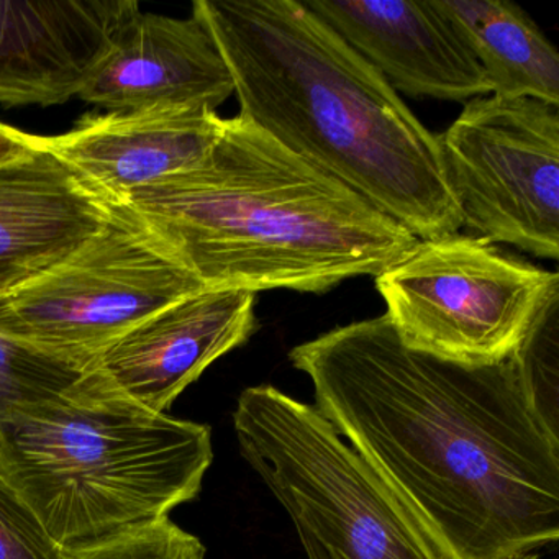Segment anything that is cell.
<instances>
[{"instance_id":"obj_7","label":"cell","mask_w":559,"mask_h":559,"mask_svg":"<svg viewBox=\"0 0 559 559\" xmlns=\"http://www.w3.org/2000/svg\"><path fill=\"white\" fill-rule=\"evenodd\" d=\"M384 316L405 346L463 365L515 355L559 277L473 235L418 240L376 277Z\"/></svg>"},{"instance_id":"obj_4","label":"cell","mask_w":559,"mask_h":559,"mask_svg":"<svg viewBox=\"0 0 559 559\" xmlns=\"http://www.w3.org/2000/svg\"><path fill=\"white\" fill-rule=\"evenodd\" d=\"M212 461L209 425L143 407L94 369L0 415V476L61 549L168 516Z\"/></svg>"},{"instance_id":"obj_14","label":"cell","mask_w":559,"mask_h":559,"mask_svg":"<svg viewBox=\"0 0 559 559\" xmlns=\"http://www.w3.org/2000/svg\"><path fill=\"white\" fill-rule=\"evenodd\" d=\"M114 201L41 143L0 165V293L61 263L110 217Z\"/></svg>"},{"instance_id":"obj_1","label":"cell","mask_w":559,"mask_h":559,"mask_svg":"<svg viewBox=\"0 0 559 559\" xmlns=\"http://www.w3.org/2000/svg\"><path fill=\"white\" fill-rule=\"evenodd\" d=\"M316 407L374 467L441 559H539L559 538V437L513 358L408 348L388 317L290 349Z\"/></svg>"},{"instance_id":"obj_6","label":"cell","mask_w":559,"mask_h":559,"mask_svg":"<svg viewBox=\"0 0 559 559\" xmlns=\"http://www.w3.org/2000/svg\"><path fill=\"white\" fill-rule=\"evenodd\" d=\"M205 289L127 202L34 280L0 293V335L86 371L114 340L169 304Z\"/></svg>"},{"instance_id":"obj_13","label":"cell","mask_w":559,"mask_h":559,"mask_svg":"<svg viewBox=\"0 0 559 559\" xmlns=\"http://www.w3.org/2000/svg\"><path fill=\"white\" fill-rule=\"evenodd\" d=\"M222 127L217 110L152 107L87 114L41 143L104 198L126 202L136 189L202 162Z\"/></svg>"},{"instance_id":"obj_10","label":"cell","mask_w":559,"mask_h":559,"mask_svg":"<svg viewBox=\"0 0 559 559\" xmlns=\"http://www.w3.org/2000/svg\"><path fill=\"white\" fill-rule=\"evenodd\" d=\"M234 96L227 64L201 19L133 9L78 97L107 112L195 107L217 110Z\"/></svg>"},{"instance_id":"obj_16","label":"cell","mask_w":559,"mask_h":559,"mask_svg":"<svg viewBox=\"0 0 559 559\" xmlns=\"http://www.w3.org/2000/svg\"><path fill=\"white\" fill-rule=\"evenodd\" d=\"M84 369L0 335V415L60 394Z\"/></svg>"},{"instance_id":"obj_19","label":"cell","mask_w":559,"mask_h":559,"mask_svg":"<svg viewBox=\"0 0 559 559\" xmlns=\"http://www.w3.org/2000/svg\"><path fill=\"white\" fill-rule=\"evenodd\" d=\"M0 559H64L34 510L0 476Z\"/></svg>"},{"instance_id":"obj_11","label":"cell","mask_w":559,"mask_h":559,"mask_svg":"<svg viewBox=\"0 0 559 559\" xmlns=\"http://www.w3.org/2000/svg\"><path fill=\"white\" fill-rule=\"evenodd\" d=\"M395 93L467 103L486 76L433 0H304Z\"/></svg>"},{"instance_id":"obj_5","label":"cell","mask_w":559,"mask_h":559,"mask_svg":"<svg viewBox=\"0 0 559 559\" xmlns=\"http://www.w3.org/2000/svg\"><path fill=\"white\" fill-rule=\"evenodd\" d=\"M241 456L289 513L309 559H441L374 467L316 407L274 385L241 392Z\"/></svg>"},{"instance_id":"obj_2","label":"cell","mask_w":559,"mask_h":559,"mask_svg":"<svg viewBox=\"0 0 559 559\" xmlns=\"http://www.w3.org/2000/svg\"><path fill=\"white\" fill-rule=\"evenodd\" d=\"M240 116L418 240L460 234L433 135L304 0H195Z\"/></svg>"},{"instance_id":"obj_9","label":"cell","mask_w":559,"mask_h":559,"mask_svg":"<svg viewBox=\"0 0 559 559\" xmlns=\"http://www.w3.org/2000/svg\"><path fill=\"white\" fill-rule=\"evenodd\" d=\"M257 294H189L114 340L87 369L106 376L143 407L166 414L202 372L258 330Z\"/></svg>"},{"instance_id":"obj_12","label":"cell","mask_w":559,"mask_h":559,"mask_svg":"<svg viewBox=\"0 0 559 559\" xmlns=\"http://www.w3.org/2000/svg\"><path fill=\"white\" fill-rule=\"evenodd\" d=\"M135 0H0V104L60 106L78 97Z\"/></svg>"},{"instance_id":"obj_20","label":"cell","mask_w":559,"mask_h":559,"mask_svg":"<svg viewBox=\"0 0 559 559\" xmlns=\"http://www.w3.org/2000/svg\"><path fill=\"white\" fill-rule=\"evenodd\" d=\"M38 145H40V136L31 135V133L0 122V165L34 152Z\"/></svg>"},{"instance_id":"obj_18","label":"cell","mask_w":559,"mask_h":559,"mask_svg":"<svg viewBox=\"0 0 559 559\" xmlns=\"http://www.w3.org/2000/svg\"><path fill=\"white\" fill-rule=\"evenodd\" d=\"M205 552L204 543L169 515L63 549L64 559H205Z\"/></svg>"},{"instance_id":"obj_8","label":"cell","mask_w":559,"mask_h":559,"mask_svg":"<svg viewBox=\"0 0 559 559\" xmlns=\"http://www.w3.org/2000/svg\"><path fill=\"white\" fill-rule=\"evenodd\" d=\"M461 227L492 245L559 257V106L476 97L438 135Z\"/></svg>"},{"instance_id":"obj_15","label":"cell","mask_w":559,"mask_h":559,"mask_svg":"<svg viewBox=\"0 0 559 559\" xmlns=\"http://www.w3.org/2000/svg\"><path fill=\"white\" fill-rule=\"evenodd\" d=\"M486 76L490 94L559 106V53L510 0H433Z\"/></svg>"},{"instance_id":"obj_17","label":"cell","mask_w":559,"mask_h":559,"mask_svg":"<svg viewBox=\"0 0 559 559\" xmlns=\"http://www.w3.org/2000/svg\"><path fill=\"white\" fill-rule=\"evenodd\" d=\"M559 297L539 313L512 356L530 404L546 427L559 437Z\"/></svg>"},{"instance_id":"obj_3","label":"cell","mask_w":559,"mask_h":559,"mask_svg":"<svg viewBox=\"0 0 559 559\" xmlns=\"http://www.w3.org/2000/svg\"><path fill=\"white\" fill-rule=\"evenodd\" d=\"M209 289L323 294L418 238L238 114L202 162L127 199Z\"/></svg>"}]
</instances>
